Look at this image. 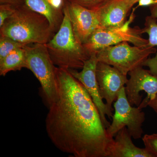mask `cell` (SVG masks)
Instances as JSON below:
<instances>
[{
	"label": "cell",
	"instance_id": "obj_1",
	"mask_svg": "<svg viewBox=\"0 0 157 157\" xmlns=\"http://www.w3.org/2000/svg\"><path fill=\"white\" fill-rule=\"evenodd\" d=\"M56 101L48 107L45 129L57 148L75 157H107L113 138L80 82L68 69L56 67Z\"/></svg>",
	"mask_w": 157,
	"mask_h": 157
},
{
	"label": "cell",
	"instance_id": "obj_2",
	"mask_svg": "<svg viewBox=\"0 0 157 157\" xmlns=\"http://www.w3.org/2000/svg\"><path fill=\"white\" fill-rule=\"evenodd\" d=\"M54 35L47 18L24 4L15 7L14 13L0 27L1 36L26 44H46Z\"/></svg>",
	"mask_w": 157,
	"mask_h": 157
},
{
	"label": "cell",
	"instance_id": "obj_3",
	"mask_svg": "<svg viewBox=\"0 0 157 157\" xmlns=\"http://www.w3.org/2000/svg\"><path fill=\"white\" fill-rule=\"evenodd\" d=\"M61 25L46 44L54 64L66 69H81L90 54L76 38L69 17L66 0Z\"/></svg>",
	"mask_w": 157,
	"mask_h": 157
},
{
	"label": "cell",
	"instance_id": "obj_4",
	"mask_svg": "<svg viewBox=\"0 0 157 157\" xmlns=\"http://www.w3.org/2000/svg\"><path fill=\"white\" fill-rule=\"evenodd\" d=\"M24 48L26 68L32 71L40 82L42 95L48 108L58 97L56 67L51 59L46 44H28Z\"/></svg>",
	"mask_w": 157,
	"mask_h": 157
},
{
	"label": "cell",
	"instance_id": "obj_5",
	"mask_svg": "<svg viewBox=\"0 0 157 157\" xmlns=\"http://www.w3.org/2000/svg\"><path fill=\"white\" fill-rule=\"evenodd\" d=\"M124 42L111 45L96 52L98 62H102L117 69L125 75L140 67L152 54L156 53L157 48L151 46H131Z\"/></svg>",
	"mask_w": 157,
	"mask_h": 157
},
{
	"label": "cell",
	"instance_id": "obj_6",
	"mask_svg": "<svg viewBox=\"0 0 157 157\" xmlns=\"http://www.w3.org/2000/svg\"><path fill=\"white\" fill-rule=\"evenodd\" d=\"M135 9L132 11L129 19L120 27L104 28L100 27L97 29L87 42L83 44L89 53L90 54L94 52H97L102 48L124 42H130L138 46L150 45L148 39H144L141 36L143 34L141 29L130 27V25L135 19Z\"/></svg>",
	"mask_w": 157,
	"mask_h": 157
},
{
	"label": "cell",
	"instance_id": "obj_7",
	"mask_svg": "<svg viewBox=\"0 0 157 157\" xmlns=\"http://www.w3.org/2000/svg\"><path fill=\"white\" fill-rule=\"evenodd\" d=\"M113 107L115 112L112 117V123L107 128L109 136L113 138L121 129L126 127L132 138H141L144 133L142 126L145 120V113L138 107H133L129 103L125 86L122 88L118 93Z\"/></svg>",
	"mask_w": 157,
	"mask_h": 157
},
{
	"label": "cell",
	"instance_id": "obj_8",
	"mask_svg": "<svg viewBox=\"0 0 157 157\" xmlns=\"http://www.w3.org/2000/svg\"><path fill=\"white\" fill-rule=\"evenodd\" d=\"M128 74L130 78L125 86L127 98L132 106L142 109L157 94V76L142 67L136 68Z\"/></svg>",
	"mask_w": 157,
	"mask_h": 157
},
{
	"label": "cell",
	"instance_id": "obj_9",
	"mask_svg": "<svg viewBox=\"0 0 157 157\" xmlns=\"http://www.w3.org/2000/svg\"><path fill=\"white\" fill-rule=\"evenodd\" d=\"M98 60L95 52L90 53V58L85 62L84 66L80 72L76 70L68 69L70 73L81 84L91 97L93 102L99 110L102 122L106 128L110 125V123L107 120L106 116L109 118L112 117L113 113L109 110L107 105L104 103L99 90L97 75V65Z\"/></svg>",
	"mask_w": 157,
	"mask_h": 157
},
{
	"label": "cell",
	"instance_id": "obj_10",
	"mask_svg": "<svg viewBox=\"0 0 157 157\" xmlns=\"http://www.w3.org/2000/svg\"><path fill=\"white\" fill-rule=\"evenodd\" d=\"M100 94L106 101L110 111H113L112 105L116 101L120 90L126 84L128 79L116 68L110 65L98 62L96 70Z\"/></svg>",
	"mask_w": 157,
	"mask_h": 157
},
{
	"label": "cell",
	"instance_id": "obj_11",
	"mask_svg": "<svg viewBox=\"0 0 157 157\" xmlns=\"http://www.w3.org/2000/svg\"><path fill=\"white\" fill-rule=\"evenodd\" d=\"M66 2L73 32L78 41L83 45L100 27L98 12L67 0Z\"/></svg>",
	"mask_w": 157,
	"mask_h": 157
},
{
	"label": "cell",
	"instance_id": "obj_12",
	"mask_svg": "<svg viewBox=\"0 0 157 157\" xmlns=\"http://www.w3.org/2000/svg\"><path fill=\"white\" fill-rule=\"evenodd\" d=\"M134 5L129 0H111L97 11L100 27H120L126 21L127 15Z\"/></svg>",
	"mask_w": 157,
	"mask_h": 157
},
{
	"label": "cell",
	"instance_id": "obj_13",
	"mask_svg": "<svg viewBox=\"0 0 157 157\" xmlns=\"http://www.w3.org/2000/svg\"><path fill=\"white\" fill-rule=\"evenodd\" d=\"M108 149L107 157H153L146 148L135 146L127 127L117 133Z\"/></svg>",
	"mask_w": 157,
	"mask_h": 157
},
{
	"label": "cell",
	"instance_id": "obj_14",
	"mask_svg": "<svg viewBox=\"0 0 157 157\" xmlns=\"http://www.w3.org/2000/svg\"><path fill=\"white\" fill-rule=\"evenodd\" d=\"M24 4L29 9L46 17L54 33L58 31L64 17V10L56 9L48 0H25Z\"/></svg>",
	"mask_w": 157,
	"mask_h": 157
},
{
	"label": "cell",
	"instance_id": "obj_15",
	"mask_svg": "<svg viewBox=\"0 0 157 157\" xmlns=\"http://www.w3.org/2000/svg\"><path fill=\"white\" fill-rule=\"evenodd\" d=\"M142 33H146L148 36L149 44L151 46L157 47L155 56L152 58H148L144 62L143 66L149 68V71L153 75L157 76V19L151 16L145 18L144 27L141 29Z\"/></svg>",
	"mask_w": 157,
	"mask_h": 157
},
{
	"label": "cell",
	"instance_id": "obj_16",
	"mask_svg": "<svg viewBox=\"0 0 157 157\" xmlns=\"http://www.w3.org/2000/svg\"><path fill=\"white\" fill-rule=\"evenodd\" d=\"M24 47L11 52L0 61L1 76H5L11 71L20 70L22 68H26L25 53Z\"/></svg>",
	"mask_w": 157,
	"mask_h": 157
},
{
	"label": "cell",
	"instance_id": "obj_17",
	"mask_svg": "<svg viewBox=\"0 0 157 157\" xmlns=\"http://www.w3.org/2000/svg\"><path fill=\"white\" fill-rule=\"evenodd\" d=\"M27 45L28 44L18 42L10 37L0 35V61L11 52L23 48Z\"/></svg>",
	"mask_w": 157,
	"mask_h": 157
},
{
	"label": "cell",
	"instance_id": "obj_18",
	"mask_svg": "<svg viewBox=\"0 0 157 157\" xmlns=\"http://www.w3.org/2000/svg\"><path fill=\"white\" fill-rule=\"evenodd\" d=\"M90 10L97 11L110 2L111 0H67Z\"/></svg>",
	"mask_w": 157,
	"mask_h": 157
},
{
	"label": "cell",
	"instance_id": "obj_19",
	"mask_svg": "<svg viewBox=\"0 0 157 157\" xmlns=\"http://www.w3.org/2000/svg\"><path fill=\"white\" fill-rule=\"evenodd\" d=\"M142 140L147 150L153 157H157V134L144 135Z\"/></svg>",
	"mask_w": 157,
	"mask_h": 157
},
{
	"label": "cell",
	"instance_id": "obj_20",
	"mask_svg": "<svg viewBox=\"0 0 157 157\" xmlns=\"http://www.w3.org/2000/svg\"><path fill=\"white\" fill-rule=\"evenodd\" d=\"M15 11V7L7 4H0V27L11 17Z\"/></svg>",
	"mask_w": 157,
	"mask_h": 157
},
{
	"label": "cell",
	"instance_id": "obj_21",
	"mask_svg": "<svg viewBox=\"0 0 157 157\" xmlns=\"http://www.w3.org/2000/svg\"><path fill=\"white\" fill-rule=\"evenodd\" d=\"M24 2L25 0H0V4H7L15 7L23 5Z\"/></svg>",
	"mask_w": 157,
	"mask_h": 157
},
{
	"label": "cell",
	"instance_id": "obj_22",
	"mask_svg": "<svg viewBox=\"0 0 157 157\" xmlns=\"http://www.w3.org/2000/svg\"><path fill=\"white\" fill-rule=\"evenodd\" d=\"M48 2L55 8L60 10H63L65 0H48Z\"/></svg>",
	"mask_w": 157,
	"mask_h": 157
},
{
	"label": "cell",
	"instance_id": "obj_23",
	"mask_svg": "<svg viewBox=\"0 0 157 157\" xmlns=\"http://www.w3.org/2000/svg\"><path fill=\"white\" fill-rule=\"evenodd\" d=\"M138 3V6L136 8L143 6H151L157 4L155 0H139Z\"/></svg>",
	"mask_w": 157,
	"mask_h": 157
},
{
	"label": "cell",
	"instance_id": "obj_24",
	"mask_svg": "<svg viewBox=\"0 0 157 157\" xmlns=\"http://www.w3.org/2000/svg\"><path fill=\"white\" fill-rule=\"evenodd\" d=\"M147 106L151 108L157 113V94L153 99L149 101Z\"/></svg>",
	"mask_w": 157,
	"mask_h": 157
},
{
	"label": "cell",
	"instance_id": "obj_25",
	"mask_svg": "<svg viewBox=\"0 0 157 157\" xmlns=\"http://www.w3.org/2000/svg\"><path fill=\"white\" fill-rule=\"evenodd\" d=\"M150 11L151 16L157 19V4L151 6Z\"/></svg>",
	"mask_w": 157,
	"mask_h": 157
},
{
	"label": "cell",
	"instance_id": "obj_26",
	"mask_svg": "<svg viewBox=\"0 0 157 157\" xmlns=\"http://www.w3.org/2000/svg\"><path fill=\"white\" fill-rule=\"evenodd\" d=\"M132 1L134 3H135V4H136V3L138 2H139V0H132ZM155 1H156V2H157V0H155Z\"/></svg>",
	"mask_w": 157,
	"mask_h": 157
}]
</instances>
